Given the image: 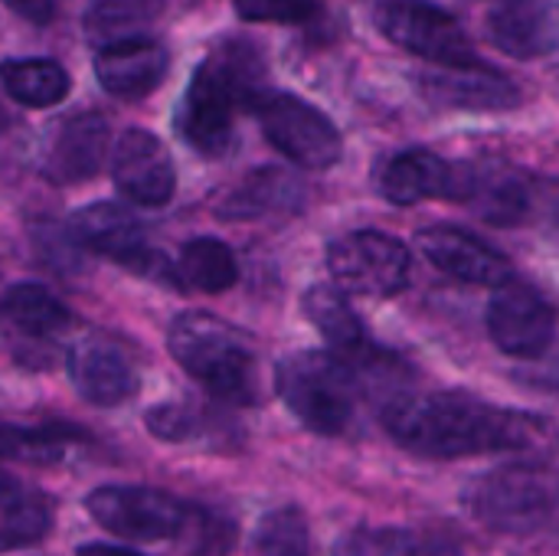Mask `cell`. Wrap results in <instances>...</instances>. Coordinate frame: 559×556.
Wrapping results in <instances>:
<instances>
[{
	"instance_id": "30bf717a",
	"label": "cell",
	"mask_w": 559,
	"mask_h": 556,
	"mask_svg": "<svg viewBox=\"0 0 559 556\" xmlns=\"http://www.w3.org/2000/svg\"><path fill=\"white\" fill-rule=\"evenodd\" d=\"M377 26L393 46L436 66H462L478 59L465 26L449 10L426 0H386L377 10Z\"/></svg>"
},
{
	"instance_id": "4fadbf2b",
	"label": "cell",
	"mask_w": 559,
	"mask_h": 556,
	"mask_svg": "<svg viewBox=\"0 0 559 556\" xmlns=\"http://www.w3.org/2000/svg\"><path fill=\"white\" fill-rule=\"evenodd\" d=\"M111 180L134 206H164L174 197L177 170L164 141L144 128H128L111 154Z\"/></svg>"
},
{
	"instance_id": "f546056e",
	"label": "cell",
	"mask_w": 559,
	"mask_h": 556,
	"mask_svg": "<svg viewBox=\"0 0 559 556\" xmlns=\"http://www.w3.org/2000/svg\"><path fill=\"white\" fill-rule=\"evenodd\" d=\"M144 426L154 439L170 442V446H187L197 442L206 433V416L187 403H157L154 410L144 413Z\"/></svg>"
},
{
	"instance_id": "83f0119b",
	"label": "cell",
	"mask_w": 559,
	"mask_h": 556,
	"mask_svg": "<svg viewBox=\"0 0 559 556\" xmlns=\"http://www.w3.org/2000/svg\"><path fill=\"white\" fill-rule=\"evenodd\" d=\"M255 556H314L311 554V531L298 508H275L269 511L252 541Z\"/></svg>"
},
{
	"instance_id": "1f68e13d",
	"label": "cell",
	"mask_w": 559,
	"mask_h": 556,
	"mask_svg": "<svg viewBox=\"0 0 559 556\" xmlns=\"http://www.w3.org/2000/svg\"><path fill=\"white\" fill-rule=\"evenodd\" d=\"M249 23H301L318 13V0H233Z\"/></svg>"
},
{
	"instance_id": "3957f363",
	"label": "cell",
	"mask_w": 559,
	"mask_h": 556,
	"mask_svg": "<svg viewBox=\"0 0 559 556\" xmlns=\"http://www.w3.org/2000/svg\"><path fill=\"white\" fill-rule=\"evenodd\" d=\"M170 357L216 400L259 403V360L246 338L210 311H180L167 328Z\"/></svg>"
},
{
	"instance_id": "4dcf8cb0",
	"label": "cell",
	"mask_w": 559,
	"mask_h": 556,
	"mask_svg": "<svg viewBox=\"0 0 559 556\" xmlns=\"http://www.w3.org/2000/svg\"><path fill=\"white\" fill-rule=\"evenodd\" d=\"M144 13H147V7H141V0H102L98 7L88 10L85 26L95 39L115 43L118 33H124L128 26H138L144 20Z\"/></svg>"
},
{
	"instance_id": "8992f818",
	"label": "cell",
	"mask_w": 559,
	"mask_h": 556,
	"mask_svg": "<svg viewBox=\"0 0 559 556\" xmlns=\"http://www.w3.org/2000/svg\"><path fill=\"white\" fill-rule=\"evenodd\" d=\"M190 508L193 501H180L160 488L144 485H102L85 498V511L95 524H102L115 537L138 544H177L190 521Z\"/></svg>"
},
{
	"instance_id": "9c48e42d",
	"label": "cell",
	"mask_w": 559,
	"mask_h": 556,
	"mask_svg": "<svg viewBox=\"0 0 559 556\" xmlns=\"http://www.w3.org/2000/svg\"><path fill=\"white\" fill-rule=\"evenodd\" d=\"M69 226H72V242H79L82 249L118 262L121 269H128L141 279H154V282L177 288L174 265L157 249L147 246L144 226L128 206L88 203V206L75 210Z\"/></svg>"
},
{
	"instance_id": "4316f807",
	"label": "cell",
	"mask_w": 559,
	"mask_h": 556,
	"mask_svg": "<svg viewBox=\"0 0 559 556\" xmlns=\"http://www.w3.org/2000/svg\"><path fill=\"white\" fill-rule=\"evenodd\" d=\"M481 216L495 226H514L527 216V187L521 180H514L511 174H481L475 170V190L472 200Z\"/></svg>"
},
{
	"instance_id": "484cf974",
	"label": "cell",
	"mask_w": 559,
	"mask_h": 556,
	"mask_svg": "<svg viewBox=\"0 0 559 556\" xmlns=\"http://www.w3.org/2000/svg\"><path fill=\"white\" fill-rule=\"evenodd\" d=\"M79 433H72L69 426H13L0 419V459H16V462H29V465H56L62 462L72 446H75Z\"/></svg>"
},
{
	"instance_id": "ac0fdd59",
	"label": "cell",
	"mask_w": 559,
	"mask_h": 556,
	"mask_svg": "<svg viewBox=\"0 0 559 556\" xmlns=\"http://www.w3.org/2000/svg\"><path fill=\"white\" fill-rule=\"evenodd\" d=\"M488 39L514 59H540L559 46V0H504L488 16Z\"/></svg>"
},
{
	"instance_id": "277c9868",
	"label": "cell",
	"mask_w": 559,
	"mask_h": 556,
	"mask_svg": "<svg viewBox=\"0 0 559 556\" xmlns=\"http://www.w3.org/2000/svg\"><path fill=\"white\" fill-rule=\"evenodd\" d=\"M275 390L288 413L318 436L350 429L357 400L367 393L360 374L337 354L301 351L275 367Z\"/></svg>"
},
{
	"instance_id": "836d02e7",
	"label": "cell",
	"mask_w": 559,
	"mask_h": 556,
	"mask_svg": "<svg viewBox=\"0 0 559 556\" xmlns=\"http://www.w3.org/2000/svg\"><path fill=\"white\" fill-rule=\"evenodd\" d=\"M75 556H144L128 551V547H111V544H82Z\"/></svg>"
},
{
	"instance_id": "603a6c76",
	"label": "cell",
	"mask_w": 559,
	"mask_h": 556,
	"mask_svg": "<svg viewBox=\"0 0 559 556\" xmlns=\"http://www.w3.org/2000/svg\"><path fill=\"white\" fill-rule=\"evenodd\" d=\"M0 82H3V92L26 108H52L66 102L72 88V79L62 69V62L46 59V56L0 62Z\"/></svg>"
},
{
	"instance_id": "d6986e66",
	"label": "cell",
	"mask_w": 559,
	"mask_h": 556,
	"mask_svg": "<svg viewBox=\"0 0 559 556\" xmlns=\"http://www.w3.org/2000/svg\"><path fill=\"white\" fill-rule=\"evenodd\" d=\"M105 154H108V121L105 115L98 111H82V115H72L49 154H46V164H43V174L59 184V187H69V184H82V180H92L102 164H105Z\"/></svg>"
},
{
	"instance_id": "5b68a950",
	"label": "cell",
	"mask_w": 559,
	"mask_h": 556,
	"mask_svg": "<svg viewBox=\"0 0 559 556\" xmlns=\"http://www.w3.org/2000/svg\"><path fill=\"white\" fill-rule=\"evenodd\" d=\"M465 511L498 534H534L559 514V465L514 462L465 488Z\"/></svg>"
},
{
	"instance_id": "7c38bea8",
	"label": "cell",
	"mask_w": 559,
	"mask_h": 556,
	"mask_svg": "<svg viewBox=\"0 0 559 556\" xmlns=\"http://www.w3.org/2000/svg\"><path fill=\"white\" fill-rule=\"evenodd\" d=\"M488 334L508 357H544L557 338V315L550 301L527 282L501 285L488 301Z\"/></svg>"
},
{
	"instance_id": "2e32d148",
	"label": "cell",
	"mask_w": 559,
	"mask_h": 556,
	"mask_svg": "<svg viewBox=\"0 0 559 556\" xmlns=\"http://www.w3.org/2000/svg\"><path fill=\"white\" fill-rule=\"evenodd\" d=\"M66 370L75 393L102 410L121 406L134 400L141 390V377L128 360V354L102 338H85L72 344L66 354Z\"/></svg>"
},
{
	"instance_id": "7a4b0ae2",
	"label": "cell",
	"mask_w": 559,
	"mask_h": 556,
	"mask_svg": "<svg viewBox=\"0 0 559 556\" xmlns=\"http://www.w3.org/2000/svg\"><path fill=\"white\" fill-rule=\"evenodd\" d=\"M262 75V56L246 39L216 46L177 105V134L203 157H226L236 144V111L255 108L265 95Z\"/></svg>"
},
{
	"instance_id": "d6a6232c",
	"label": "cell",
	"mask_w": 559,
	"mask_h": 556,
	"mask_svg": "<svg viewBox=\"0 0 559 556\" xmlns=\"http://www.w3.org/2000/svg\"><path fill=\"white\" fill-rule=\"evenodd\" d=\"M16 16L36 23V26H46L52 16H56V0H3Z\"/></svg>"
},
{
	"instance_id": "ffe728a7",
	"label": "cell",
	"mask_w": 559,
	"mask_h": 556,
	"mask_svg": "<svg viewBox=\"0 0 559 556\" xmlns=\"http://www.w3.org/2000/svg\"><path fill=\"white\" fill-rule=\"evenodd\" d=\"M301 308L305 318L314 324V331L331 344V354L344 360H357L373 347L364 321L357 318V311L350 308L347 295L337 285H321V282L311 285L301 298Z\"/></svg>"
},
{
	"instance_id": "d4e9b609",
	"label": "cell",
	"mask_w": 559,
	"mask_h": 556,
	"mask_svg": "<svg viewBox=\"0 0 559 556\" xmlns=\"http://www.w3.org/2000/svg\"><path fill=\"white\" fill-rule=\"evenodd\" d=\"M52 498L29 485H13L0 495V551L39 544L52 531Z\"/></svg>"
},
{
	"instance_id": "52a82bcc",
	"label": "cell",
	"mask_w": 559,
	"mask_h": 556,
	"mask_svg": "<svg viewBox=\"0 0 559 556\" xmlns=\"http://www.w3.org/2000/svg\"><path fill=\"white\" fill-rule=\"evenodd\" d=\"M328 272L341 292L367 298H393L406 292L413 275L409 249L380 229H354L328 246Z\"/></svg>"
},
{
	"instance_id": "8fae6325",
	"label": "cell",
	"mask_w": 559,
	"mask_h": 556,
	"mask_svg": "<svg viewBox=\"0 0 559 556\" xmlns=\"http://www.w3.org/2000/svg\"><path fill=\"white\" fill-rule=\"evenodd\" d=\"M377 190L396 206H413L423 200L468 203L475 190V167L452 164L426 147H409L380 164Z\"/></svg>"
},
{
	"instance_id": "d590c367",
	"label": "cell",
	"mask_w": 559,
	"mask_h": 556,
	"mask_svg": "<svg viewBox=\"0 0 559 556\" xmlns=\"http://www.w3.org/2000/svg\"><path fill=\"white\" fill-rule=\"evenodd\" d=\"M0 121H3V115H0Z\"/></svg>"
},
{
	"instance_id": "9a60e30c",
	"label": "cell",
	"mask_w": 559,
	"mask_h": 556,
	"mask_svg": "<svg viewBox=\"0 0 559 556\" xmlns=\"http://www.w3.org/2000/svg\"><path fill=\"white\" fill-rule=\"evenodd\" d=\"M416 242L436 269H442L445 275H452L465 285L501 288L514 279L511 259L504 252H498L495 246L481 242L478 236H472L468 229L439 223V226L419 229Z\"/></svg>"
},
{
	"instance_id": "e0dca14e",
	"label": "cell",
	"mask_w": 559,
	"mask_h": 556,
	"mask_svg": "<svg viewBox=\"0 0 559 556\" xmlns=\"http://www.w3.org/2000/svg\"><path fill=\"white\" fill-rule=\"evenodd\" d=\"M167 69H170V56L151 36H121L95 52L98 85L108 95L128 102L151 95L167 79Z\"/></svg>"
},
{
	"instance_id": "5bb4252c",
	"label": "cell",
	"mask_w": 559,
	"mask_h": 556,
	"mask_svg": "<svg viewBox=\"0 0 559 556\" xmlns=\"http://www.w3.org/2000/svg\"><path fill=\"white\" fill-rule=\"evenodd\" d=\"M419 85L429 102L462 111H511L524 102L521 85L481 59L462 66H439L426 72Z\"/></svg>"
},
{
	"instance_id": "7402d4cb",
	"label": "cell",
	"mask_w": 559,
	"mask_h": 556,
	"mask_svg": "<svg viewBox=\"0 0 559 556\" xmlns=\"http://www.w3.org/2000/svg\"><path fill=\"white\" fill-rule=\"evenodd\" d=\"M298 203H301V184L278 167H262V170H252L242 184H236L216 203V216L219 220H259L269 213L298 210Z\"/></svg>"
},
{
	"instance_id": "cb8c5ba5",
	"label": "cell",
	"mask_w": 559,
	"mask_h": 556,
	"mask_svg": "<svg viewBox=\"0 0 559 556\" xmlns=\"http://www.w3.org/2000/svg\"><path fill=\"white\" fill-rule=\"evenodd\" d=\"M174 272H177V288H193V292H206V295L229 292L239 282V265H236L233 249L213 236L190 239L180 249Z\"/></svg>"
},
{
	"instance_id": "44dd1931",
	"label": "cell",
	"mask_w": 559,
	"mask_h": 556,
	"mask_svg": "<svg viewBox=\"0 0 559 556\" xmlns=\"http://www.w3.org/2000/svg\"><path fill=\"white\" fill-rule=\"evenodd\" d=\"M0 315L26 341H56L72 328L75 315L39 282H16L0 298Z\"/></svg>"
},
{
	"instance_id": "e575fe53",
	"label": "cell",
	"mask_w": 559,
	"mask_h": 556,
	"mask_svg": "<svg viewBox=\"0 0 559 556\" xmlns=\"http://www.w3.org/2000/svg\"><path fill=\"white\" fill-rule=\"evenodd\" d=\"M13 485H16V478H13V475H7V472L0 469V495H3L7 488H13Z\"/></svg>"
},
{
	"instance_id": "f1b7e54d",
	"label": "cell",
	"mask_w": 559,
	"mask_h": 556,
	"mask_svg": "<svg viewBox=\"0 0 559 556\" xmlns=\"http://www.w3.org/2000/svg\"><path fill=\"white\" fill-rule=\"evenodd\" d=\"M236 537H239V531L229 514L193 501L190 521L177 544L190 556H226L236 547Z\"/></svg>"
},
{
	"instance_id": "6da1fadb",
	"label": "cell",
	"mask_w": 559,
	"mask_h": 556,
	"mask_svg": "<svg viewBox=\"0 0 559 556\" xmlns=\"http://www.w3.org/2000/svg\"><path fill=\"white\" fill-rule=\"evenodd\" d=\"M396 446L426 459H468L508 449H534L550 436L547 419L495 406L472 393L393 397L380 410Z\"/></svg>"
},
{
	"instance_id": "ba28073f",
	"label": "cell",
	"mask_w": 559,
	"mask_h": 556,
	"mask_svg": "<svg viewBox=\"0 0 559 556\" xmlns=\"http://www.w3.org/2000/svg\"><path fill=\"white\" fill-rule=\"evenodd\" d=\"M252 111L259 115L265 141L292 164L308 170H328L341 161L344 138L337 125L311 102L292 92H265Z\"/></svg>"
}]
</instances>
